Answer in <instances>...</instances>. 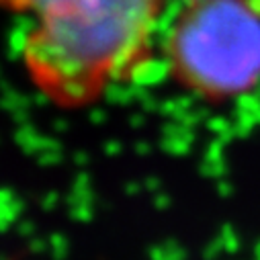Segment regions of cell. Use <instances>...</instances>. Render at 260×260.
<instances>
[{
  "instance_id": "obj_1",
  "label": "cell",
  "mask_w": 260,
  "mask_h": 260,
  "mask_svg": "<svg viewBox=\"0 0 260 260\" xmlns=\"http://www.w3.org/2000/svg\"><path fill=\"white\" fill-rule=\"evenodd\" d=\"M31 19L23 63L53 103L78 107L99 99L144 57L162 0H0Z\"/></svg>"
},
{
  "instance_id": "obj_2",
  "label": "cell",
  "mask_w": 260,
  "mask_h": 260,
  "mask_svg": "<svg viewBox=\"0 0 260 260\" xmlns=\"http://www.w3.org/2000/svg\"><path fill=\"white\" fill-rule=\"evenodd\" d=\"M174 76L209 99H234L260 80V0H190L168 35Z\"/></svg>"
},
{
  "instance_id": "obj_3",
  "label": "cell",
  "mask_w": 260,
  "mask_h": 260,
  "mask_svg": "<svg viewBox=\"0 0 260 260\" xmlns=\"http://www.w3.org/2000/svg\"><path fill=\"white\" fill-rule=\"evenodd\" d=\"M186 3H190V0H186Z\"/></svg>"
}]
</instances>
